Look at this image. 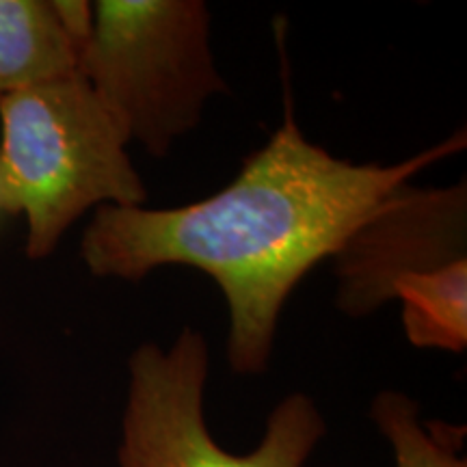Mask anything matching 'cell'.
<instances>
[{"label":"cell","instance_id":"1","mask_svg":"<svg viewBox=\"0 0 467 467\" xmlns=\"http://www.w3.org/2000/svg\"><path fill=\"white\" fill-rule=\"evenodd\" d=\"M463 148L459 130L396 165L336 159L303 137L284 80L282 126L225 189L180 208H98L80 254L93 275L128 282L167 265L200 268L230 307L232 370L262 375L296 284L334 258L396 189Z\"/></svg>","mask_w":467,"mask_h":467},{"label":"cell","instance_id":"2","mask_svg":"<svg viewBox=\"0 0 467 467\" xmlns=\"http://www.w3.org/2000/svg\"><path fill=\"white\" fill-rule=\"evenodd\" d=\"M128 141L80 72L0 98V210L26 219V255H50L93 206L148 202Z\"/></svg>","mask_w":467,"mask_h":467},{"label":"cell","instance_id":"3","mask_svg":"<svg viewBox=\"0 0 467 467\" xmlns=\"http://www.w3.org/2000/svg\"><path fill=\"white\" fill-rule=\"evenodd\" d=\"M78 72L128 143L165 156L225 91L200 0H98Z\"/></svg>","mask_w":467,"mask_h":467},{"label":"cell","instance_id":"4","mask_svg":"<svg viewBox=\"0 0 467 467\" xmlns=\"http://www.w3.org/2000/svg\"><path fill=\"white\" fill-rule=\"evenodd\" d=\"M128 370L121 467H306L325 437L317 402L296 392L273 409L254 452H225L203 418L208 344L192 329H184L167 350L139 347Z\"/></svg>","mask_w":467,"mask_h":467},{"label":"cell","instance_id":"5","mask_svg":"<svg viewBox=\"0 0 467 467\" xmlns=\"http://www.w3.org/2000/svg\"><path fill=\"white\" fill-rule=\"evenodd\" d=\"M465 184L416 189L402 184L334 255L337 307L366 317L392 299L407 275L465 258Z\"/></svg>","mask_w":467,"mask_h":467},{"label":"cell","instance_id":"6","mask_svg":"<svg viewBox=\"0 0 467 467\" xmlns=\"http://www.w3.org/2000/svg\"><path fill=\"white\" fill-rule=\"evenodd\" d=\"M78 72L55 0H0V98Z\"/></svg>","mask_w":467,"mask_h":467},{"label":"cell","instance_id":"7","mask_svg":"<svg viewBox=\"0 0 467 467\" xmlns=\"http://www.w3.org/2000/svg\"><path fill=\"white\" fill-rule=\"evenodd\" d=\"M392 299L402 303V327L413 347L465 350L467 258L402 277L394 285Z\"/></svg>","mask_w":467,"mask_h":467},{"label":"cell","instance_id":"8","mask_svg":"<svg viewBox=\"0 0 467 467\" xmlns=\"http://www.w3.org/2000/svg\"><path fill=\"white\" fill-rule=\"evenodd\" d=\"M370 416L392 446L396 467H467L459 454L465 429L424 424L418 402L396 389H385L372 400Z\"/></svg>","mask_w":467,"mask_h":467}]
</instances>
